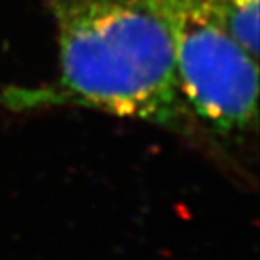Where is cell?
<instances>
[{
    "label": "cell",
    "mask_w": 260,
    "mask_h": 260,
    "mask_svg": "<svg viewBox=\"0 0 260 260\" xmlns=\"http://www.w3.org/2000/svg\"><path fill=\"white\" fill-rule=\"evenodd\" d=\"M223 29L258 59V0H206Z\"/></svg>",
    "instance_id": "3957f363"
},
{
    "label": "cell",
    "mask_w": 260,
    "mask_h": 260,
    "mask_svg": "<svg viewBox=\"0 0 260 260\" xmlns=\"http://www.w3.org/2000/svg\"><path fill=\"white\" fill-rule=\"evenodd\" d=\"M173 44L178 85L193 117L216 134L257 120L258 59L213 17L206 0H155Z\"/></svg>",
    "instance_id": "7a4b0ae2"
},
{
    "label": "cell",
    "mask_w": 260,
    "mask_h": 260,
    "mask_svg": "<svg viewBox=\"0 0 260 260\" xmlns=\"http://www.w3.org/2000/svg\"><path fill=\"white\" fill-rule=\"evenodd\" d=\"M59 44V75L41 88H15V110L85 107L179 128L189 118L171 36L155 0H48Z\"/></svg>",
    "instance_id": "6da1fadb"
}]
</instances>
